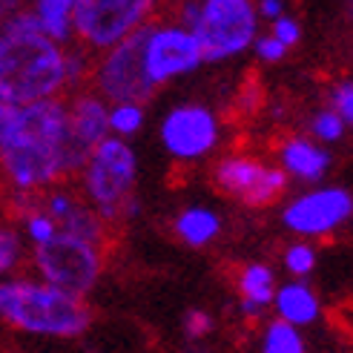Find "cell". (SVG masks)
Segmentation results:
<instances>
[{"label":"cell","mask_w":353,"mask_h":353,"mask_svg":"<svg viewBox=\"0 0 353 353\" xmlns=\"http://www.w3.org/2000/svg\"><path fill=\"white\" fill-rule=\"evenodd\" d=\"M330 101H333V112L342 118V123H353V81L333 86Z\"/></svg>","instance_id":"obj_25"},{"label":"cell","mask_w":353,"mask_h":353,"mask_svg":"<svg viewBox=\"0 0 353 353\" xmlns=\"http://www.w3.org/2000/svg\"><path fill=\"white\" fill-rule=\"evenodd\" d=\"M161 144L170 155L181 158V161L201 158L219 144V121L199 103L175 107L161 121Z\"/></svg>","instance_id":"obj_12"},{"label":"cell","mask_w":353,"mask_h":353,"mask_svg":"<svg viewBox=\"0 0 353 353\" xmlns=\"http://www.w3.org/2000/svg\"><path fill=\"white\" fill-rule=\"evenodd\" d=\"M38 204H41L43 213L58 224L61 233L78 236V239L92 241V244H98V247L107 250L112 227L81 199V192L72 184H69V181H61L55 187L43 190L41 196H38Z\"/></svg>","instance_id":"obj_11"},{"label":"cell","mask_w":353,"mask_h":353,"mask_svg":"<svg viewBox=\"0 0 353 353\" xmlns=\"http://www.w3.org/2000/svg\"><path fill=\"white\" fill-rule=\"evenodd\" d=\"M86 86L107 103H141L144 107L158 90L144 69V29L95 55Z\"/></svg>","instance_id":"obj_7"},{"label":"cell","mask_w":353,"mask_h":353,"mask_svg":"<svg viewBox=\"0 0 353 353\" xmlns=\"http://www.w3.org/2000/svg\"><path fill=\"white\" fill-rule=\"evenodd\" d=\"M0 325L34 339H78L92 325V307L38 276L17 273L0 279Z\"/></svg>","instance_id":"obj_3"},{"label":"cell","mask_w":353,"mask_h":353,"mask_svg":"<svg viewBox=\"0 0 353 353\" xmlns=\"http://www.w3.org/2000/svg\"><path fill=\"white\" fill-rule=\"evenodd\" d=\"M75 3L78 0H26V14L46 38L61 46L75 41Z\"/></svg>","instance_id":"obj_15"},{"label":"cell","mask_w":353,"mask_h":353,"mask_svg":"<svg viewBox=\"0 0 353 353\" xmlns=\"http://www.w3.org/2000/svg\"><path fill=\"white\" fill-rule=\"evenodd\" d=\"M78 192L110 227L138 216L135 181H138V155L123 138L107 135L86 155L78 170Z\"/></svg>","instance_id":"obj_4"},{"label":"cell","mask_w":353,"mask_h":353,"mask_svg":"<svg viewBox=\"0 0 353 353\" xmlns=\"http://www.w3.org/2000/svg\"><path fill=\"white\" fill-rule=\"evenodd\" d=\"M210 330H213V319H210L204 310H190L184 316V333L190 339H201V336H207Z\"/></svg>","instance_id":"obj_26"},{"label":"cell","mask_w":353,"mask_h":353,"mask_svg":"<svg viewBox=\"0 0 353 353\" xmlns=\"http://www.w3.org/2000/svg\"><path fill=\"white\" fill-rule=\"evenodd\" d=\"M279 155H281L285 172L296 175V179H302V181H319L330 164V155L305 138H290Z\"/></svg>","instance_id":"obj_16"},{"label":"cell","mask_w":353,"mask_h":353,"mask_svg":"<svg viewBox=\"0 0 353 353\" xmlns=\"http://www.w3.org/2000/svg\"><path fill=\"white\" fill-rule=\"evenodd\" d=\"M63 101H66L69 141H72L75 152L83 155V161H86L92 147H98L110 135V103L101 95H95L90 86L69 92Z\"/></svg>","instance_id":"obj_14"},{"label":"cell","mask_w":353,"mask_h":353,"mask_svg":"<svg viewBox=\"0 0 353 353\" xmlns=\"http://www.w3.org/2000/svg\"><path fill=\"white\" fill-rule=\"evenodd\" d=\"M26 0H0V29H3L17 12H23Z\"/></svg>","instance_id":"obj_29"},{"label":"cell","mask_w":353,"mask_h":353,"mask_svg":"<svg viewBox=\"0 0 353 353\" xmlns=\"http://www.w3.org/2000/svg\"><path fill=\"white\" fill-rule=\"evenodd\" d=\"M83 155L69 141L66 101L12 107L0 101V181L6 196H41L75 179Z\"/></svg>","instance_id":"obj_1"},{"label":"cell","mask_w":353,"mask_h":353,"mask_svg":"<svg viewBox=\"0 0 353 353\" xmlns=\"http://www.w3.org/2000/svg\"><path fill=\"white\" fill-rule=\"evenodd\" d=\"M279 319L288 325H310L319 316V299L307 285H285L273 293Z\"/></svg>","instance_id":"obj_17"},{"label":"cell","mask_w":353,"mask_h":353,"mask_svg":"<svg viewBox=\"0 0 353 353\" xmlns=\"http://www.w3.org/2000/svg\"><path fill=\"white\" fill-rule=\"evenodd\" d=\"M29 264V247L9 216H0V279L23 273Z\"/></svg>","instance_id":"obj_20"},{"label":"cell","mask_w":353,"mask_h":353,"mask_svg":"<svg viewBox=\"0 0 353 353\" xmlns=\"http://www.w3.org/2000/svg\"><path fill=\"white\" fill-rule=\"evenodd\" d=\"M190 32L196 34L204 61L233 58L256 41L253 0H199Z\"/></svg>","instance_id":"obj_8"},{"label":"cell","mask_w":353,"mask_h":353,"mask_svg":"<svg viewBox=\"0 0 353 353\" xmlns=\"http://www.w3.org/2000/svg\"><path fill=\"white\" fill-rule=\"evenodd\" d=\"M273 38L279 43H285V46H293L299 38H302V29H299L296 21H290V17L281 14L279 21H273Z\"/></svg>","instance_id":"obj_27"},{"label":"cell","mask_w":353,"mask_h":353,"mask_svg":"<svg viewBox=\"0 0 353 353\" xmlns=\"http://www.w3.org/2000/svg\"><path fill=\"white\" fill-rule=\"evenodd\" d=\"M259 9H261V14H264V17H270V21H279L281 12H285V6H281V0H261Z\"/></svg>","instance_id":"obj_30"},{"label":"cell","mask_w":353,"mask_h":353,"mask_svg":"<svg viewBox=\"0 0 353 353\" xmlns=\"http://www.w3.org/2000/svg\"><path fill=\"white\" fill-rule=\"evenodd\" d=\"M261 353H305V342H302V336H299V330L293 325L279 319V322L268 325Z\"/></svg>","instance_id":"obj_22"},{"label":"cell","mask_w":353,"mask_h":353,"mask_svg":"<svg viewBox=\"0 0 353 353\" xmlns=\"http://www.w3.org/2000/svg\"><path fill=\"white\" fill-rule=\"evenodd\" d=\"M213 181L221 192L244 201L247 207H268L281 196V190L288 184V175L285 170L268 167L256 161V158L233 155V158L219 161Z\"/></svg>","instance_id":"obj_10"},{"label":"cell","mask_w":353,"mask_h":353,"mask_svg":"<svg viewBox=\"0 0 353 353\" xmlns=\"http://www.w3.org/2000/svg\"><path fill=\"white\" fill-rule=\"evenodd\" d=\"M107 250L69 233H55L46 244L29 250V273L69 296L86 299L103 276Z\"/></svg>","instance_id":"obj_5"},{"label":"cell","mask_w":353,"mask_h":353,"mask_svg":"<svg viewBox=\"0 0 353 353\" xmlns=\"http://www.w3.org/2000/svg\"><path fill=\"white\" fill-rule=\"evenodd\" d=\"M310 127H313V135L316 138H322V141H339L342 138V132H345V123H342V118L333 112V110H325V112H319L313 121H310Z\"/></svg>","instance_id":"obj_23"},{"label":"cell","mask_w":353,"mask_h":353,"mask_svg":"<svg viewBox=\"0 0 353 353\" xmlns=\"http://www.w3.org/2000/svg\"><path fill=\"white\" fill-rule=\"evenodd\" d=\"M201 63V46L190 29L164 21H152L144 26V69L155 86L181 78Z\"/></svg>","instance_id":"obj_9"},{"label":"cell","mask_w":353,"mask_h":353,"mask_svg":"<svg viewBox=\"0 0 353 353\" xmlns=\"http://www.w3.org/2000/svg\"><path fill=\"white\" fill-rule=\"evenodd\" d=\"M313 264H316V253H313V247H307V244H293L290 250L285 253V268L293 276H307L313 270Z\"/></svg>","instance_id":"obj_24"},{"label":"cell","mask_w":353,"mask_h":353,"mask_svg":"<svg viewBox=\"0 0 353 353\" xmlns=\"http://www.w3.org/2000/svg\"><path fill=\"white\" fill-rule=\"evenodd\" d=\"M353 213V196L342 187L316 190L307 196L296 199L285 210V224L293 233L302 236H322L336 230L342 221H347Z\"/></svg>","instance_id":"obj_13"},{"label":"cell","mask_w":353,"mask_h":353,"mask_svg":"<svg viewBox=\"0 0 353 353\" xmlns=\"http://www.w3.org/2000/svg\"><path fill=\"white\" fill-rule=\"evenodd\" d=\"M253 43H256L259 58H264V61H281V58L288 55V46L279 43L276 38H259V41H253Z\"/></svg>","instance_id":"obj_28"},{"label":"cell","mask_w":353,"mask_h":353,"mask_svg":"<svg viewBox=\"0 0 353 353\" xmlns=\"http://www.w3.org/2000/svg\"><path fill=\"white\" fill-rule=\"evenodd\" d=\"M187 353H204V350H187Z\"/></svg>","instance_id":"obj_31"},{"label":"cell","mask_w":353,"mask_h":353,"mask_svg":"<svg viewBox=\"0 0 353 353\" xmlns=\"http://www.w3.org/2000/svg\"><path fill=\"white\" fill-rule=\"evenodd\" d=\"M158 6L161 0H78L72 43L95 58L152 23Z\"/></svg>","instance_id":"obj_6"},{"label":"cell","mask_w":353,"mask_h":353,"mask_svg":"<svg viewBox=\"0 0 353 353\" xmlns=\"http://www.w3.org/2000/svg\"><path fill=\"white\" fill-rule=\"evenodd\" d=\"M144 127V107L141 103H110V135L132 138Z\"/></svg>","instance_id":"obj_21"},{"label":"cell","mask_w":353,"mask_h":353,"mask_svg":"<svg viewBox=\"0 0 353 353\" xmlns=\"http://www.w3.org/2000/svg\"><path fill=\"white\" fill-rule=\"evenodd\" d=\"M239 290L244 296V310L259 313L264 305L273 302L276 279H273L270 268H264V264H247L239 276Z\"/></svg>","instance_id":"obj_18"},{"label":"cell","mask_w":353,"mask_h":353,"mask_svg":"<svg viewBox=\"0 0 353 353\" xmlns=\"http://www.w3.org/2000/svg\"><path fill=\"white\" fill-rule=\"evenodd\" d=\"M63 95H69L66 46L46 38L26 9L17 12L0 29V101L29 107Z\"/></svg>","instance_id":"obj_2"},{"label":"cell","mask_w":353,"mask_h":353,"mask_svg":"<svg viewBox=\"0 0 353 353\" xmlns=\"http://www.w3.org/2000/svg\"><path fill=\"white\" fill-rule=\"evenodd\" d=\"M219 227H221L219 216L213 210H204V207H190L175 219V233H179V239L190 247L210 244L219 236Z\"/></svg>","instance_id":"obj_19"}]
</instances>
